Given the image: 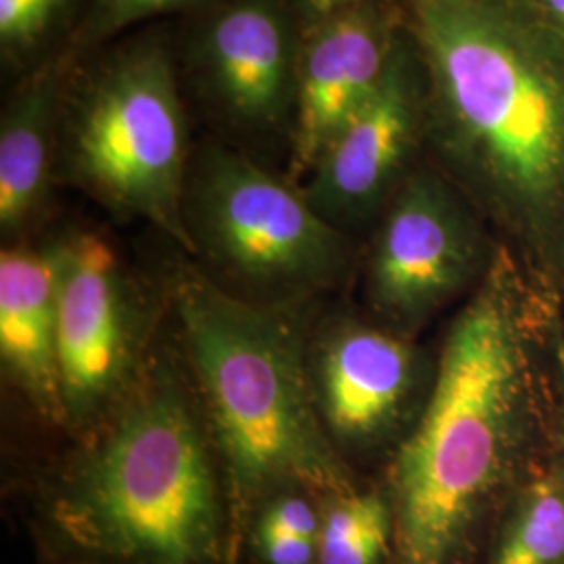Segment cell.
Returning a JSON list of instances; mask_svg holds the SVG:
<instances>
[{
	"label": "cell",
	"instance_id": "d6986e66",
	"mask_svg": "<svg viewBox=\"0 0 564 564\" xmlns=\"http://www.w3.org/2000/svg\"><path fill=\"white\" fill-rule=\"evenodd\" d=\"M67 0H0L2 55L15 61L41 44L59 20Z\"/></svg>",
	"mask_w": 564,
	"mask_h": 564
},
{
	"label": "cell",
	"instance_id": "9c48e42d",
	"mask_svg": "<svg viewBox=\"0 0 564 564\" xmlns=\"http://www.w3.org/2000/svg\"><path fill=\"white\" fill-rule=\"evenodd\" d=\"M186 48L184 74L195 101L226 137L289 144L302 30L289 0H218Z\"/></svg>",
	"mask_w": 564,
	"mask_h": 564
},
{
	"label": "cell",
	"instance_id": "603a6c76",
	"mask_svg": "<svg viewBox=\"0 0 564 564\" xmlns=\"http://www.w3.org/2000/svg\"><path fill=\"white\" fill-rule=\"evenodd\" d=\"M547 20L564 30V0H533Z\"/></svg>",
	"mask_w": 564,
	"mask_h": 564
},
{
	"label": "cell",
	"instance_id": "52a82bcc",
	"mask_svg": "<svg viewBox=\"0 0 564 564\" xmlns=\"http://www.w3.org/2000/svg\"><path fill=\"white\" fill-rule=\"evenodd\" d=\"M498 249L463 191L435 163H419L375 223L364 262L370 318L414 337L484 281Z\"/></svg>",
	"mask_w": 564,
	"mask_h": 564
},
{
	"label": "cell",
	"instance_id": "7402d4cb",
	"mask_svg": "<svg viewBox=\"0 0 564 564\" xmlns=\"http://www.w3.org/2000/svg\"><path fill=\"white\" fill-rule=\"evenodd\" d=\"M554 366L550 368V387L554 402V424H556V449L564 445V318L552 337Z\"/></svg>",
	"mask_w": 564,
	"mask_h": 564
},
{
	"label": "cell",
	"instance_id": "ac0fdd59",
	"mask_svg": "<svg viewBox=\"0 0 564 564\" xmlns=\"http://www.w3.org/2000/svg\"><path fill=\"white\" fill-rule=\"evenodd\" d=\"M323 500L305 489H286L270 496L253 512L245 531V542L253 535H291L318 542Z\"/></svg>",
	"mask_w": 564,
	"mask_h": 564
},
{
	"label": "cell",
	"instance_id": "8992f818",
	"mask_svg": "<svg viewBox=\"0 0 564 564\" xmlns=\"http://www.w3.org/2000/svg\"><path fill=\"white\" fill-rule=\"evenodd\" d=\"M182 216L186 258L245 302L310 307L354 265V239L324 220L300 184L228 142L193 151Z\"/></svg>",
	"mask_w": 564,
	"mask_h": 564
},
{
	"label": "cell",
	"instance_id": "e0dca14e",
	"mask_svg": "<svg viewBox=\"0 0 564 564\" xmlns=\"http://www.w3.org/2000/svg\"><path fill=\"white\" fill-rule=\"evenodd\" d=\"M214 2L218 0H90L78 46L90 48L144 21L188 9H205Z\"/></svg>",
	"mask_w": 564,
	"mask_h": 564
},
{
	"label": "cell",
	"instance_id": "2e32d148",
	"mask_svg": "<svg viewBox=\"0 0 564 564\" xmlns=\"http://www.w3.org/2000/svg\"><path fill=\"white\" fill-rule=\"evenodd\" d=\"M391 550L393 514L383 485L324 498L316 564H389Z\"/></svg>",
	"mask_w": 564,
	"mask_h": 564
},
{
	"label": "cell",
	"instance_id": "44dd1931",
	"mask_svg": "<svg viewBox=\"0 0 564 564\" xmlns=\"http://www.w3.org/2000/svg\"><path fill=\"white\" fill-rule=\"evenodd\" d=\"M300 23L302 36L305 32L318 28L324 21L337 18L343 11L356 7L362 0H289Z\"/></svg>",
	"mask_w": 564,
	"mask_h": 564
},
{
	"label": "cell",
	"instance_id": "4fadbf2b",
	"mask_svg": "<svg viewBox=\"0 0 564 564\" xmlns=\"http://www.w3.org/2000/svg\"><path fill=\"white\" fill-rule=\"evenodd\" d=\"M59 241L4 242L0 253V368L41 423L65 429L57 356Z\"/></svg>",
	"mask_w": 564,
	"mask_h": 564
},
{
	"label": "cell",
	"instance_id": "7c38bea8",
	"mask_svg": "<svg viewBox=\"0 0 564 564\" xmlns=\"http://www.w3.org/2000/svg\"><path fill=\"white\" fill-rule=\"evenodd\" d=\"M383 0H362L302 36L289 181L302 184L326 144L375 93L402 34Z\"/></svg>",
	"mask_w": 564,
	"mask_h": 564
},
{
	"label": "cell",
	"instance_id": "3957f363",
	"mask_svg": "<svg viewBox=\"0 0 564 564\" xmlns=\"http://www.w3.org/2000/svg\"><path fill=\"white\" fill-rule=\"evenodd\" d=\"M44 487L42 529L76 564H237L223 468L176 347L155 345L128 393Z\"/></svg>",
	"mask_w": 564,
	"mask_h": 564
},
{
	"label": "cell",
	"instance_id": "6da1fadb",
	"mask_svg": "<svg viewBox=\"0 0 564 564\" xmlns=\"http://www.w3.org/2000/svg\"><path fill=\"white\" fill-rule=\"evenodd\" d=\"M500 245L445 333L423 408L389 452V564H484L529 477L556 452L552 310Z\"/></svg>",
	"mask_w": 564,
	"mask_h": 564
},
{
	"label": "cell",
	"instance_id": "ba28073f",
	"mask_svg": "<svg viewBox=\"0 0 564 564\" xmlns=\"http://www.w3.org/2000/svg\"><path fill=\"white\" fill-rule=\"evenodd\" d=\"M57 356L65 431L76 440L109 416L137 381L155 312L113 245L97 232L59 237Z\"/></svg>",
	"mask_w": 564,
	"mask_h": 564
},
{
	"label": "cell",
	"instance_id": "30bf717a",
	"mask_svg": "<svg viewBox=\"0 0 564 564\" xmlns=\"http://www.w3.org/2000/svg\"><path fill=\"white\" fill-rule=\"evenodd\" d=\"M305 364L316 412L343 458L400 444L435 368L412 337L343 312L307 326Z\"/></svg>",
	"mask_w": 564,
	"mask_h": 564
},
{
	"label": "cell",
	"instance_id": "277c9868",
	"mask_svg": "<svg viewBox=\"0 0 564 564\" xmlns=\"http://www.w3.org/2000/svg\"><path fill=\"white\" fill-rule=\"evenodd\" d=\"M167 300L239 545L253 512L274 494L305 489L328 498L358 487L312 398L310 307L245 302L193 262L176 268Z\"/></svg>",
	"mask_w": 564,
	"mask_h": 564
},
{
	"label": "cell",
	"instance_id": "9a60e30c",
	"mask_svg": "<svg viewBox=\"0 0 564 564\" xmlns=\"http://www.w3.org/2000/svg\"><path fill=\"white\" fill-rule=\"evenodd\" d=\"M484 564H564V456L558 449L506 508Z\"/></svg>",
	"mask_w": 564,
	"mask_h": 564
},
{
	"label": "cell",
	"instance_id": "5b68a950",
	"mask_svg": "<svg viewBox=\"0 0 564 564\" xmlns=\"http://www.w3.org/2000/svg\"><path fill=\"white\" fill-rule=\"evenodd\" d=\"M182 93L160 36L120 44L67 82L57 162L107 212L151 224L188 253L182 205L193 149Z\"/></svg>",
	"mask_w": 564,
	"mask_h": 564
},
{
	"label": "cell",
	"instance_id": "ffe728a7",
	"mask_svg": "<svg viewBox=\"0 0 564 564\" xmlns=\"http://www.w3.org/2000/svg\"><path fill=\"white\" fill-rule=\"evenodd\" d=\"M262 564H316L318 542L291 535H253L247 540Z\"/></svg>",
	"mask_w": 564,
	"mask_h": 564
},
{
	"label": "cell",
	"instance_id": "cb8c5ba5",
	"mask_svg": "<svg viewBox=\"0 0 564 564\" xmlns=\"http://www.w3.org/2000/svg\"><path fill=\"white\" fill-rule=\"evenodd\" d=\"M558 452H561V454H563V456H564V445H563V447H558Z\"/></svg>",
	"mask_w": 564,
	"mask_h": 564
},
{
	"label": "cell",
	"instance_id": "5bb4252c",
	"mask_svg": "<svg viewBox=\"0 0 564 564\" xmlns=\"http://www.w3.org/2000/svg\"><path fill=\"white\" fill-rule=\"evenodd\" d=\"M69 78L46 65L11 93L0 120V232L23 241L51 197L59 151L61 109Z\"/></svg>",
	"mask_w": 564,
	"mask_h": 564
},
{
	"label": "cell",
	"instance_id": "8fae6325",
	"mask_svg": "<svg viewBox=\"0 0 564 564\" xmlns=\"http://www.w3.org/2000/svg\"><path fill=\"white\" fill-rule=\"evenodd\" d=\"M426 147V78L405 23L383 78L343 123L300 184L326 223L349 237L377 223Z\"/></svg>",
	"mask_w": 564,
	"mask_h": 564
},
{
	"label": "cell",
	"instance_id": "7a4b0ae2",
	"mask_svg": "<svg viewBox=\"0 0 564 564\" xmlns=\"http://www.w3.org/2000/svg\"><path fill=\"white\" fill-rule=\"evenodd\" d=\"M435 165L564 300V30L533 0H403Z\"/></svg>",
	"mask_w": 564,
	"mask_h": 564
}]
</instances>
